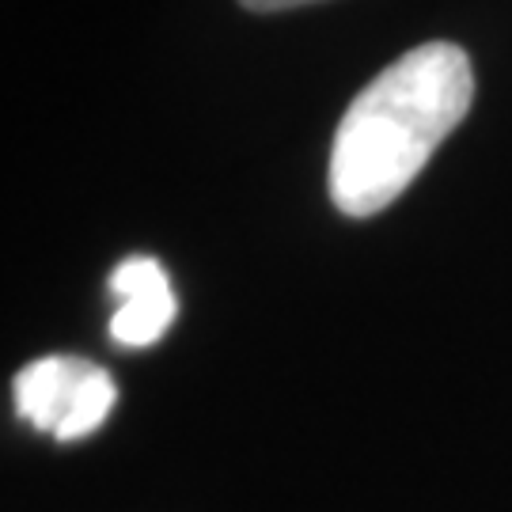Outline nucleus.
<instances>
[{"mask_svg":"<svg viewBox=\"0 0 512 512\" xmlns=\"http://www.w3.org/2000/svg\"><path fill=\"white\" fill-rule=\"evenodd\" d=\"M114 399H118V387H114V376H110L107 368H92V376L84 380V387H80V399H76L73 414H69V421L61 425V433H57V440H84L92 437L95 429L103 425V421L110 418V410H114Z\"/></svg>","mask_w":512,"mask_h":512,"instance_id":"4","label":"nucleus"},{"mask_svg":"<svg viewBox=\"0 0 512 512\" xmlns=\"http://www.w3.org/2000/svg\"><path fill=\"white\" fill-rule=\"evenodd\" d=\"M92 368L95 361H84V357H38L27 368H19V376L12 380L16 414L42 433L57 437L73 414L80 387L92 376Z\"/></svg>","mask_w":512,"mask_h":512,"instance_id":"3","label":"nucleus"},{"mask_svg":"<svg viewBox=\"0 0 512 512\" xmlns=\"http://www.w3.org/2000/svg\"><path fill=\"white\" fill-rule=\"evenodd\" d=\"M475 99L471 57L456 42H425L391 61L338 122L330 145V202L376 217L421 175Z\"/></svg>","mask_w":512,"mask_h":512,"instance_id":"1","label":"nucleus"},{"mask_svg":"<svg viewBox=\"0 0 512 512\" xmlns=\"http://www.w3.org/2000/svg\"><path fill=\"white\" fill-rule=\"evenodd\" d=\"M110 293L118 296V311L110 315V338L118 346L145 349L160 342L179 315V300L171 289L167 270L148 255L118 262L110 274Z\"/></svg>","mask_w":512,"mask_h":512,"instance_id":"2","label":"nucleus"},{"mask_svg":"<svg viewBox=\"0 0 512 512\" xmlns=\"http://www.w3.org/2000/svg\"><path fill=\"white\" fill-rule=\"evenodd\" d=\"M251 12H285V8H304V4H319V0H239Z\"/></svg>","mask_w":512,"mask_h":512,"instance_id":"5","label":"nucleus"}]
</instances>
